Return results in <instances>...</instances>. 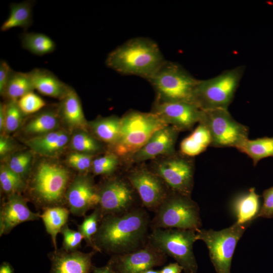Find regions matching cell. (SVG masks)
<instances>
[{
  "instance_id": "1",
  "label": "cell",
  "mask_w": 273,
  "mask_h": 273,
  "mask_svg": "<svg viewBox=\"0 0 273 273\" xmlns=\"http://www.w3.org/2000/svg\"><path fill=\"white\" fill-rule=\"evenodd\" d=\"M151 220L144 207L102 217L93 242L96 252L111 256L136 250L148 242Z\"/></svg>"
},
{
  "instance_id": "2",
  "label": "cell",
  "mask_w": 273,
  "mask_h": 273,
  "mask_svg": "<svg viewBox=\"0 0 273 273\" xmlns=\"http://www.w3.org/2000/svg\"><path fill=\"white\" fill-rule=\"evenodd\" d=\"M157 44L145 37L130 39L112 51L107 66L124 75L148 80L165 62Z\"/></svg>"
},
{
  "instance_id": "3",
  "label": "cell",
  "mask_w": 273,
  "mask_h": 273,
  "mask_svg": "<svg viewBox=\"0 0 273 273\" xmlns=\"http://www.w3.org/2000/svg\"><path fill=\"white\" fill-rule=\"evenodd\" d=\"M243 65L226 70L213 78L198 80L192 103L201 110L228 109L244 75Z\"/></svg>"
},
{
  "instance_id": "4",
  "label": "cell",
  "mask_w": 273,
  "mask_h": 273,
  "mask_svg": "<svg viewBox=\"0 0 273 273\" xmlns=\"http://www.w3.org/2000/svg\"><path fill=\"white\" fill-rule=\"evenodd\" d=\"M168 125L152 112L131 110L121 118L118 139L113 146L119 157L131 156L159 129Z\"/></svg>"
},
{
  "instance_id": "5",
  "label": "cell",
  "mask_w": 273,
  "mask_h": 273,
  "mask_svg": "<svg viewBox=\"0 0 273 273\" xmlns=\"http://www.w3.org/2000/svg\"><path fill=\"white\" fill-rule=\"evenodd\" d=\"M148 80L156 93V101L160 103H192L198 81L180 65L167 61Z\"/></svg>"
},
{
  "instance_id": "6",
  "label": "cell",
  "mask_w": 273,
  "mask_h": 273,
  "mask_svg": "<svg viewBox=\"0 0 273 273\" xmlns=\"http://www.w3.org/2000/svg\"><path fill=\"white\" fill-rule=\"evenodd\" d=\"M151 229H178L197 231L202 221L200 209L191 196L170 191L155 211Z\"/></svg>"
},
{
  "instance_id": "7",
  "label": "cell",
  "mask_w": 273,
  "mask_h": 273,
  "mask_svg": "<svg viewBox=\"0 0 273 273\" xmlns=\"http://www.w3.org/2000/svg\"><path fill=\"white\" fill-rule=\"evenodd\" d=\"M70 176L68 170L60 165L49 162L40 164L32 177L30 188L35 203L43 210L63 206Z\"/></svg>"
},
{
  "instance_id": "8",
  "label": "cell",
  "mask_w": 273,
  "mask_h": 273,
  "mask_svg": "<svg viewBox=\"0 0 273 273\" xmlns=\"http://www.w3.org/2000/svg\"><path fill=\"white\" fill-rule=\"evenodd\" d=\"M197 240L196 231L178 229H152L148 238L152 245L174 259L186 273L197 271L193 250Z\"/></svg>"
},
{
  "instance_id": "9",
  "label": "cell",
  "mask_w": 273,
  "mask_h": 273,
  "mask_svg": "<svg viewBox=\"0 0 273 273\" xmlns=\"http://www.w3.org/2000/svg\"><path fill=\"white\" fill-rule=\"evenodd\" d=\"M249 225L235 222L232 226L218 231L211 229L196 231L197 240H202L207 247L210 260L216 273H231L232 260L236 247Z\"/></svg>"
},
{
  "instance_id": "10",
  "label": "cell",
  "mask_w": 273,
  "mask_h": 273,
  "mask_svg": "<svg viewBox=\"0 0 273 273\" xmlns=\"http://www.w3.org/2000/svg\"><path fill=\"white\" fill-rule=\"evenodd\" d=\"M200 122L209 130L211 139L210 147L237 148L248 139V127L235 120L228 109L202 110Z\"/></svg>"
},
{
  "instance_id": "11",
  "label": "cell",
  "mask_w": 273,
  "mask_h": 273,
  "mask_svg": "<svg viewBox=\"0 0 273 273\" xmlns=\"http://www.w3.org/2000/svg\"><path fill=\"white\" fill-rule=\"evenodd\" d=\"M194 170L192 157L175 152L157 162L153 171L162 179L170 191L191 196L194 187Z\"/></svg>"
},
{
  "instance_id": "12",
  "label": "cell",
  "mask_w": 273,
  "mask_h": 273,
  "mask_svg": "<svg viewBox=\"0 0 273 273\" xmlns=\"http://www.w3.org/2000/svg\"><path fill=\"white\" fill-rule=\"evenodd\" d=\"M98 190L97 206L101 218L106 215L124 213L140 206L136 196L138 195L127 178H112L98 188Z\"/></svg>"
},
{
  "instance_id": "13",
  "label": "cell",
  "mask_w": 273,
  "mask_h": 273,
  "mask_svg": "<svg viewBox=\"0 0 273 273\" xmlns=\"http://www.w3.org/2000/svg\"><path fill=\"white\" fill-rule=\"evenodd\" d=\"M126 178L138 195L142 206L154 212L170 191L160 177L145 167L133 169Z\"/></svg>"
},
{
  "instance_id": "14",
  "label": "cell",
  "mask_w": 273,
  "mask_h": 273,
  "mask_svg": "<svg viewBox=\"0 0 273 273\" xmlns=\"http://www.w3.org/2000/svg\"><path fill=\"white\" fill-rule=\"evenodd\" d=\"M167 256L148 242L144 247L134 251L111 256L107 264L115 273H143L162 265Z\"/></svg>"
},
{
  "instance_id": "15",
  "label": "cell",
  "mask_w": 273,
  "mask_h": 273,
  "mask_svg": "<svg viewBox=\"0 0 273 273\" xmlns=\"http://www.w3.org/2000/svg\"><path fill=\"white\" fill-rule=\"evenodd\" d=\"M151 112L156 114L167 125L178 131L192 129L200 122L202 110L191 102L160 103L155 101Z\"/></svg>"
},
{
  "instance_id": "16",
  "label": "cell",
  "mask_w": 273,
  "mask_h": 273,
  "mask_svg": "<svg viewBox=\"0 0 273 273\" xmlns=\"http://www.w3.org/2000/svg\"><path fill=\"white\" fill-rule=\"evenodd\" d=\"M65 201L71 214L84 216L88 210L95 209L98 205V188L87 175H78L68 185Z\"/></svg>"
},
{
  "instance_id": "17",
  "label": "cell",
  "mask_w": 273,
  "mask_h": 273,
  "mask_svg": "<svg viewBox=\"0 0 273 273\" xmlns=\"http://www.w3.org/2000/svg\"><path fill=\"white\" fill-rule=\"evenodd\" d=\"M39 218L40 214L31 211L26 200L20 194L9 195L1 206L0 236L9 234L20 223Z\"/></svg>"
},
{
  "instance_id": "18",
  "label": "cell",
  "mask_w": 273,
  "mask_h": 273,
  "mask_svg": "<svg viewBox=\"0 0 273 273\" xmlns=\"http://www.w3.org/2000/svg\"><path fill=\"white\" fill-rule=\"evenodd\" d=\"M179 132L168 125L159 129L143 147L130 156L131 160L139 163L160 155L166 156L174 154L176 152L175 145Z\"/></svg>"
},
{
  "instance_id": "19",
  "label": "cell",
  "mask_w": 273,
  "mask_h": 273,
  "mask_svg": "<svg viewBox=\"0 0 273 273\" xmlns=\"http://www.w3.org/2000/svg\"><path fill=\"white\" fill-rule=\"evenodd\" d=\"M96 251L84 253L57 249L48 255L51 262L50 273H90L94 266L92 258Z\"/></svg>"
},
{
  "instance_id": "20",
  "label": "cell",
  "mask_w": 273,
  "mask_h": 273,
  "mask_svg": "<svg viewBox=\"0 0 273 273\" xmlns=\"http://www.w3.org/2000/svg\"><path fill=\"white\" fill-rule=\"evenodd\" d=\"M70 141L69 134L63 130L35 136L26 142L34 152L43 156H53L63 151Z\"/></svg>"
},
{
  "instance_id": "21",
  "label": "cell",
  "mask_w": 273,
  "mask_h": 273,
  "mask_svg": "<svg viewBox=\"0 0 273 273\" xmlns=\"http://www.w3.org/2000/svg\"><path fill=\"white\" fill-rule=\"evenodd\" d=\"M29 73L34 89L43 95L61 100L70 88L47 69L34 68Z\"/></svg>"
},
{
  "instance_id": "22",
  "label": "cell",
  "mask_w": 273,
  "mask_h": 273,
  "mask_svg": "<svg viewBox=\"0 0 273 273\" xmlns=\"http://www.w3.org/2000/svg\"><path fill=\"white\" fill-rule=\"evenodd\" d=\"M58 111L64 121L70 128L86 130L87 124L80 99L71 87L61 100Z\"/></svg>"
},
{
  "instance_id": "23",
  "label": "cell",
  "mask_w": 273,
  "mask_h": 273,
  "mask_svg": "<svg viewBox=\"0 0 273 273\" xmlns=\"http://www.w3.org/2000/svg\"><path fill=\"white\" fill-rule=\"evenodd\" d=\"M260 197L255 188H251L245 193L239 195L232 203L236 223L250 224L257 217L260 211Z\"/></svg>"
},
{
  "instance_id": "24",
  "label": "cell",
  "mask_w": 273,
  "mask_h": 273,
  "mask_svg": "<svg viewBox=\"0 0 273 273\" xmlns=\"http://www.w3.org/2000/svg\"><path fill=\"white\" fill-rule=\"evenodd\" d=\"M211 144L208 129L204 124L200 122L193 132L180 143V152L188 157H193L204 152Z\"/></svg>"
},
{
  "instance_id": "25",
  "label": "cell",
  "mask_w": 273,
  "mask_h": 273,
  "mask_svg": "<svg viewBox=\"0 0 273 273\" xmlns=\"http://www.w3.org/2000/svg\"><path fill=\"white\" fill-rule=\"evenodd\" d=\"M34 1H25L18 3H11L8 18L1 26L2 31L20 27L28 28L32 23V7Z\"/></svg>"
},
{
  "instance_id": "26",
  "label": "cell",
  "mask_w": 273,
  "mask_h": 273,
  "mask_svg": "<svg viewBox=\"0 0 273 273\" xmlns=\"http://www.w3.org/2000/svg\"><path fill=\"white\" fill-rule=\"evenodd\" d=\"M69 210L64 206L48 207L40 214L46 232L51 236L54 250H57L56 238L62 228L67 224Z\"/></svg>"
},
{
  "instance_id": "27",
  "label": "cell",
  "mask_w": 273,
  "mask_h": 273,
  "mask_svg": "<svg viewBox=\"0 0 273 273\" xmlns=\"http://www.w3.org/2000/svg\"><path fill=\"white\" fill-rule=\"evenodd\" d=\"M88 125L97 138L113 146L119 137L121 118L112 116L99 118Z\"/></svg>"
},
{
  "instance_id": "28",
  "label": "cell",
  "mask_w": 273,
  "mask_h": 273,
  "mask_svg": "<svg viewBox=\"0 0 273 273\" xmlns=\"http://www.w3.org/2000/svg\"><path fill=\"white\" fill-rule=\"evenodd\" d=\"M236 149L248 156L252 160L253 165L256 166L261 159L273 157V137L247 139Z\"/></svg>"
},
{
  "instance_id": "29",
  "label": "cell",
  "mask_w": 273,
  "mask_h": 273,
  "mask_svg": "<svg viewBox=\"0 0 273 273\" xmlns=\"http://www.w3.org/2000/svg\"><path fill=\"white\" fill-rule=\"evenodd\" d=\"M20 39L23 48L34 55L52 53L56 48L54 41L43 33L25 32L21 34Z\"/></svg>"
},
{
  "instance_id": "30",
  "label": "cell",
  "mask_w": 273,
  "mask_h": 273,
  "mask_svg": "<svg viewBox=\"0 0 273 273\" xmlns=\"http://www.w3.org/2000/svg\"><path fill=\"white\" fill-rule=\"evenodd\" d=\"M34 90L29 72L24 73L13 70L3 96L7 98L9 100H18Z\"/></svg>"
},
{
  "instance_id": "31",
  "label": "cell",
  "mask_w": 273,
  "mask_h": 273,
  "mask_svg": "<svg viewBox=\"0 0 273 273\" xmlns=\"http://www.w3.org/2000/svg\"><path fill=\"white\" fill-rule=\"evenodd\" d=\"M59 125L58 114L53 110H46L30 120L24 131L26 133L38 136L56 130Z\"/></svg>"
},
{
  "instance_id": "32",
  "label": "cell",
  "mask_w": 273,
  "mask_h": 273,
  "mask_svg": "<svg viewBox=\"0 0 273 273\" xmlns=\"http://www.w3.org/2000/svg\"><path fill=\"white\" fill-rule=\"evenodd\" d=\"M0 185L2 192L8 196L19 194L26 186L25 179L11 170L7 164L1 166Z\"/></svg>"
},
{
  "instance_id": "33",
  "label": "cell",
  "mask_w": 273,
  "mask_h": 273,
  "mask_svg": "<svg viewBox=\"0 0 273 273\" xmlns=\"http://www.w3.org/2000/svg\"><path fill=\"white\" fill-rule=\"evenodd\" d=\"M70 142L71 149L77 152L93 155L101 149L99 142L86 130H79L75 132Z\"/></svg>"
},
{
  "instance_id": "34",
  "label": "cell",
  "mask_w": 273,
  "mask_h": 273,
  "mask_svg": "<svg viewBox=\"0 0 273 273\" xmlns=\"http://www.w3.org/2000/svg\"><path fill=\"white\" fill-rule=\"evenodd\" d=\"M94 209L91 214L84 216L82 222L78 225L77 228L78 231L83 236L87 245L95 251L93 239L98 231L101 215L98 206Z\"/></svg>"
},
{
  "instance_id": "35",
  "label": "cell",
  "mask_w": 273,
  "mask_h": 273,
  "mask_svg": "<svg viewBox=\"0 0 273 273\" xmlns=\"http://www.w3.org/2000/svg\"><path fill=\"white\" fill-rule=\"evenodd\" d=\"M118 164L119 156L114 153H108L93 160L92 170L95 175H110Z\"/></svg>"
},
{
  "instance_id": "36",
  "label": "cell",
  "mask_w": 273,
  "mask_h": 273,
  "mask_svg": "<svg viewBox=\"0 0 273 273\" xmlns=\"http://www.w3.org/2000/svg\"><path fill=\"white\" fill-rule=\"evenodd\" d=\"M24 114L19 108L17 100H9L5 103V130L12 132L20 126Z\"/></svg>"
},
{
  "instance_id": "37",
  "label": "cell",
  "mask_w": 273,
  "mask_h": 273,
  "mask_svg": "<svg viewBox=\"0 0 273 273\" xmlns=\"http://www.w3.org/2000/svg\"><path fill=\"white\" fill-rule=\"evenodd\" d=\"M32 158L29 152H21L11 156L6 164L11 170L25 179L29 172Z\"/></svg>"
},
{
  "instance_id": "38",
  "label": "cell",
  "mask_w": 273,
  "mask_h": 273,
  "mask_svg": "<svg viewBox=\"0 0 273 273\" xmlns=\"http://www.w3.org/2000/svg\"><path fill=\"white\" fill-rule=\"evenodd\" d=\"M17 103L24 115L34 113L46 106L45 101L38 95L31 92L17 100Z\"/></svg>"
},
{
  "instance_id": "39",
  "label": "cell",
  "mask_w": 273,
  "mask_h": 273,
  "mask_svg": "<svg viewBox=\"0 0 273 273\" xmlns=\"http://www.w3.org/2000/svg\"><path fill=\"white\" fill-rule=\"evenodd\" d=\"M60 233L63 236L62 248L67 251L78 250L80 247L83 236L78 231L70 229L67 224L61 229Z\"/></svg>"
},
{
  "instance_id": "40",
  "label": "cell",
  "mask_w": 273,
  "mask_h": 273,
  "mask_svg": "<svg viewBox=\"0 0 273 273\" xmlns=\"http://www.w3.org/2000/svg\"><path fill=\"white\" fill-rule=\"evenodd\" d=\"M93 155L77 152L69 154L67 161L69 165L81 172H86L92 169Z\"/></svg>"
},
{
  "instance_id": "41",
  "label": "cell",
  "mask_w": 273,
  "mask_h": 273,
  "mask_svg": "<svg viewBox=\"0 0 273 273\" xmlns=\"http://www.w3.org/2000/svg\"><path fill=\"white\" fill-rule=\"evenodd\" d=\"M263 203L257 217L271 218L273 217V187L263 191Z\"/></svg>"
},
{
  "instance_id": "42",
  "label": "cell",
  "mask_w": 273,
  "mask_h": 273,
  "mask_svg": "<svg viewBox=\"0 0 273 273\" xmlns=\"http://www.w3.org/2000/svg\"><path fill=\"white\" fill-rule=\"evenodd\" d=\"M12 69L4 60L0 62V93L3 96Z\"/></svg>"
},
{
  "instance_id": "43",
  "label": "cell",
  "mask_w": 273,
  "mask_h": 273,
  "mask_svg": "<svg viewBox=\"0 0 273 273\" xmlns=\"http://www.w3.org/2000/svg\"><path fill=\"white\" fill-rule=\"evenodd\" d=\"M14 149V145L10 139L6 136H1L0 138V155L3 157L10 152Z\"/></svg>"
},
{
  "instance_id": "44",
  "label": "cell",
  "mask_w": 273,
  "mask_h": 273,
  "mask_svg": "<svg viewBox=\"0 0 273 273\" xmlns=\"http://www.w3.org/2000/svg\"><path fill=\"white\" fill-rule=\"evenodd\" d=\"M183 268L177 263H171L164 266L160 273H180Z\"/></svg>"
},
{
  "instance_id": "45",
  "label": "cell",
  "mask_w": 273,
  "mask_h": 273,
  "mask_svg": "<svg viewBox=\"0 0 273 273\" xmlns=\"http://www.w3.org/2000/svg\"><path fill=\"white\" fill-rule=\"evenodd\" d=\"M5 104L1 103L0 104V130H5Z\"/></svg>"
},
{
  "instance_id": "46",
  "label": "cell",
  "mask_w": 273,
  "mask_h": 273,
  "mask_svg": "<svg viewBox=\"0 0 273 273\" xmlns=\"http://www.w3.org/2000/svg\"><path fill=\"white\" fill-rule=\"evenodd\" d=\"M90 273H115L107 264L102 267L94 266Z\"/></svg>"
},
{
  "instance_id": "47",
  "label": "cell",
  "mask_w": 273,
  "mask_h": 273,
  "mask_svg": "<svg viewBox=\"0 0 273 273\" xmlns=\"http://www.w3.org/2000/svg\"><path fill=\"white\" fill-rule=\"evenodd\" d=\"M0 273H14V269L10 263L4 261L0 265Z\"/></svg>"
},
{
  "instance_id": "48",
  "label": "cell",
  "mask_w": 273,
  "mask_h": 273,
  "mask_svg": "<svg viewBox=\"0 0 273 273\" xmlns=\"http://www.w3.org/2000/svg\"><path fill=\"white\" fill-rule=\"evenodd\" d=\"M143 273H160V270H154L153 269H150L145 271Z\"/></svg>"
}]
</instances>
